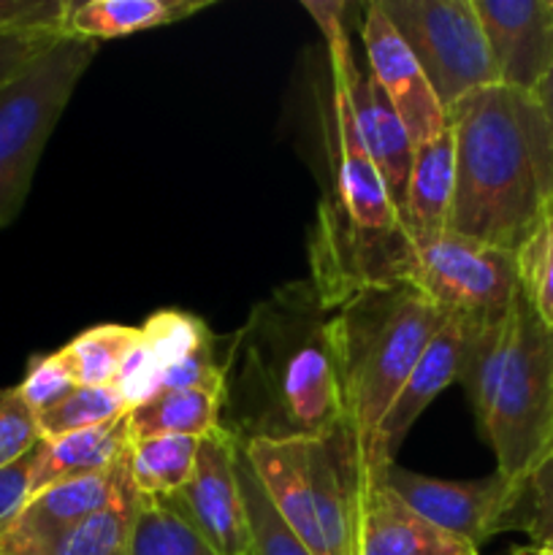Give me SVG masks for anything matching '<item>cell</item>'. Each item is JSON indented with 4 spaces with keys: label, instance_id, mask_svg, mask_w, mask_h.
<instances>
[{
    "label": "cell",
    "instance_id": "cell-1",
    "mask_svg": "<svg viewBox=\"0 0 553 555\" xmlns=\"http://www.w3.org/2000/svg\"><path fill=\"white\" fill-rule=\"evenodd\" d=\"M331 312L312 280H293L258 301L231 334L220 426L255 439H314L342 426Z\"/></svg>",
    "mask_w": 553,
    "mask_h": 555
},
{
    "label": "cell",
    "instance_id": "cell-2",
    "mask_svg": "<svg viewBox=\"0 0 553 555\" xmlns=\"http://www.w3.org/2000/svg\"><path fill=\"white\" fill-rule=\"evenodd\" d=\"M455 141L450 231L515 253L553 204V146L529 92L491 85L448 108Z\"/></svg>",
    "mask_w": 553,
    "mask_h": 555
},
{
    "label": "cell",
    "instance_id": "cell-3",
    "mask_svg": "<svg viewBox=\"0 0 553 555\" xmlns=\"http://www.w3.org/2000/svg\"><path fill=\"white\" fill-rule=\"evenodd\" d=\"M459 383L497 472L526 477L553 448V331L518 291L499 323L461 331Z\"/></svg>",
    "mask_w": 553,
    "mask_h": 555
},
{
    "label": "cell",
    "instance_id": "cell-4",
    "mask_svg": "<svg viewBox=\"0 0 553 555\" xmlns=\"http://www.w3.org/2000/svg\"><path fill=\"white\" fill-rule=\"evenodd\" d=\"M329 312L342 426L356 444L366 486L374 434L445 318L412 285L358 287L329 304Z\"/></svg>",
    "mask_w": 553,
    "mask_h": 555
},
{
    "label": "cell",
    "instance_id": "cell-5",
    "mask_svg": "<svg viewBox=\"0 0 553 555\" xmlns=\"http://www.w3.org/2000/svg\"><path fill=\"white\" fill-rule=\"evenodd\" d=\"M242 453L309 553L358 555L363 469L345 426L314 439H255Z\"/></svg>",
    "mask_w": 553,
    "mask_h": 555
},
{
    "label": "cell",
    "instance_id": "cell-6",
    "mask_svg": "<svg viewBox=\"0 0 553 555\" xmlns=\"http://www.w3.org/2000/svg\"><path fill=\"white\" fill-rule=\"evenodd\" d=\"M101 43L63 36L0 90V228L30 193L41 152Z\"/></svg>",
    "mask_w": 553,
    "mask_h": 555
},
{
    "label": "cell",
    "instance_id": "cell-7",
    "mask_svg": "<svg viewBox=\"0 0 553 555\" xmlns=\"http://www.w3.org/2000/svg\"><path fill=\"white\" fill-rule=\"evenodd\" d=\"M404 285L417 287L461 331L499 323L518 296L515 253L455 231L407 233Z\"/></svg>",
    "mask_w": 553,
    "mask_h": 555
},
{
    "label": "cell",
    "instance_id": "cell-8",
    "mask_svg": "<svg viewBox=\"0 0 553 555\" xmlns=\"http://www.w3.org/2000/svg\"><path fill=\"white\" fill-rule=\"evenodd\" d=\"M445 114L472 92L497 85L475 0H380Z\"/></svg>",
    "mask_w": 553,
    "mask_h": 555
},
{
    "label": "cell",
    "instance_id": "cell-9",
    "mask_svg": "<svg viewBox=\"0 0 553 555\" xmlns=\"http://www.w3.org/2000/svg\"><path fill=\"white\" fill-rule=\"evenodd\" d=\"M380 486L394 491L428 524L459 537L477 551L493 534H502L504 520L518 499L520 480L502 472L480 480H439L390 464Z\"/></svg>",
    "mask_w": 553,
    "mask_h": 555
},
{
    "label": "cell",
    "instance_id": "cell-10",
    "mask_svg": "<svg viewBox=\"0 0 553 555\" xmlns=\"http://www.w3.org/2000/svg\"><path fill=\"white\" fill-rule=\"evenodd\" d=\"M242 444L226 428L201 439L188 486L168 499V507L217 555H249V524L239 482Z\"/></svg>",
    "mask_w": 553,
    "mask_h": 555
},
{
    "label": "cell",
    "instance_id": "cell-11",
    "mask_svg": "<svg viewBox=\"0 0 553 555\" xmlns=\"http://www.w3.org/2000/svg\"><path fill=\"white\" fill-rule=\"evenodd\" d=\"M331 168H334V195L320 204L350 231L363 236H385L401 228L399 209L369 157L356 122L350 117L345 95L331 81Z\"/></svg>",
    "mask_w": 553,
    "mask_h": 555
},
{
    "label": "cell",
    "instance_id": "cell-12",
    "mask_svg": "<svg viewBox=\"0 0 553 555\" xmlns=\"http://www.w3.org/2000/svg\"><path fill=\"white\" fill-rule=\"evenodd\" d=\"M361 41L366 49V68L374 76L388 101L399 112L412 144L434 139L448 130V114L434 95L426 74L417 65L415 54L396 33L385 11L377 3H369L361 16Z\"/></svg>",
    "mask_w": 553,
    "mask_h": 555
},
{
    "label": "cell",
    "instance_id": "cell-13",
    "mask_svg": "<svg viewBox=\"0 0 553 555\" xmlns=\"http://www.w3.org/2000/svg\"><path fill=\"white\" fill-rule=\"evenodd\" d=\"M497 85L535 95L553 63V0H475Z\"/></svg>",
    "mask_w": 553,
    "mask_h": 555
},
{
    "label": "cell",
    "instance_id": "cell-14",
    "mask_svg": "<svg viewBox=\"0 0 553 555\" xmlns=\"http://www.w3.org/2000/svg\"><path fill=\"white\" fill-rule=\"evenodd\" d=\"M136 496L128 459L101 475L57 482L38 491L14 520L0 529V555H25L90 515Z\"/></svg>",
    "mask_w": 553,
    "mask_h": 555
},
{
    "label": "cell",
    "instance_id": "cell-15",
    "mask_svg": "<svg viewBox=\"0 0 553 555\" xmlns=\"http://www.w3.org/2000/svg\"><path fill=\"white\" fill-rule=\"evenodd\" d=\"M461 350H464V334H461V328L453 320H445L426 345V350L421 352L410 377L401 385L399 396L394 399L390 410L385 412L383 423H380L377 434H374L372 450H369L366 459V486H380L385 469L396 464L399 448L404 444L407 434L412 431L417 417L423 415V410L448 385L459 383Z\"/></svg>",
    "mask_w": 553,
    "mask_h": 555
},
{
    "label": "cell",
    "instance_id": "cell-16",
    "mask_svg": "<svg viewBox=\"0 0 553 555\" xmlns=\"http://www.w3.org/2000/svg\"><path fill=\"white\" fill-rule=\"evenodd\" d=\"M139 328V345L125 358L123 369H119L112 383L130 410L160 393L163 377H166L168 369L188 361L190 356L204 350L215 339V334L206 328L204 320L188 312H173V309L155 312Z\"/></svg>",
    "mask_w": 553,
    "mask_h": 555
},
{
    "label": "cell",
    "instance_id": "cell-17",
    "mask_svg": "<svg viewBox=\"0 0 553 555\" xmlns=\"http://www.w3.org/2000/svg\"><path fill=\"white\" fill-rule=\"evenodd\" d=\"M358 555H480L437 529L385 486H366L358 518Z\"/></svg>",
    "mask_w": 553,
    "mask_h": 555
},
{
    "label": "cell",
    "instance_id": "cell-18",
    "mask_svg": "<svg viewBox=\"0 0 553 555\" xmlns=\"http://www.w3.org/2000/svg\"><path fill=\"white\" fill-rule=\"evenodd\" d=\"M455 198V141L442 130L434 139L415 144L410 182L399 206L401 228L412 236H428L450 228Z\"/></svg>",
    "mask_w": 553,
    "mask_h": 555
},
{
    "label": "cell",
    "instance_id": "cell-19",
    "mask_svg": "<svg viewBox=\"0 0 553 555\" xmlns=\"http://www.w3.org/2000/svg\"><path fill=\"white\" fill-rule=\"evenodd\" d=\"M130 453V426L128 412L123 417L103 426L87 428V431L68 434L38 444V464L33 472V496L43 488L57 482L79 480V477L101 475L123 464ZM30 496V499H33Z\"/></svg>",
    "mask_w": 553,
    "mask_h": 555
},
{
    "label": "cell",
    "instance_id": "cell-20",
    "mask_svg": "<svg viewBox=\"0 0 553 555\" xmlns=\"http://www.w3.org/2000/svg\"><path fill=\"white\" fill-rule=\"evenodd\" d=\"M209 5L211 0H85L70 3L65 36L101 43L184 22Z\"/></svg>",
    "mask_w": 553,
    "mask_h": 555
},
{
    "label": "cell",
    "instance_id": "cell-21",
    "mask_svg": "<svg viewBox=\"0 0 553 555\" xmlns=\"http://www.w3.org/2000/svg\"><path fill=\"white\" fill-rule=\"evenodd\" d=\"M222 390H163L128 412L130 439L193 437L204 439L220 428Z\"/></svg>",
    "mask_w": 553,
    "mask_h": 555
},
{
    "label": "cell",
    "instance_id": "cell-22",
    "mask_svg": "<svg viewBox=\"0 0 553 555\" xmlns=\"http://www.w3.org/2000/svg\"><path fill=\"white\" fill-rule=\"evenodd\" d=\"M201 439L144 437L130 439V480L136 493L152 502H168L190 482Z\"/></svg>",
    "mask_w": 553,
    "mask_h": 555
},
{
    "label": "cell",
    "instance_id": "cell-23",
    "mask_svg": "<svg viewBox=\"0 0 553 555\" xmlns=\"http://www.w3.org/2000/svg\"><path fill=\"white\" fill-rule=\"evenodd\" d=\"M139 509L141 496L136 493V496L123 499L114 507L60 531L57 537L33 547L25 555H130Z\"/></svg>",
    "mask_w": 553,
    "mask_h": 555
},
{
    "label": "cell",
    "instance_id": "cell-24",
    "mask_svg": "<svg viewBox=\"0 0 553 555\" xmlns=\"http://www.w3.org/2000/svg\"><path fill=\"white\" fill-rule=\"evenodd\" d=\"M139 339V325H92V328L81 331L76 339H70L68 345L60 347V352L68 361L76 383L95 388V385L114 383V377L123 369L125 358L133 352Z\"/></svg>",
    "mask_w": 553,
    "mask_h": 555
},
{
    "label": "cell",
    "instance_id": "cell-25",
    "mask_svg": "<svg viewBox=\"0 0 553 555\" xmlns=\"http://www.w3.org/2000/svg\"><path fill=\"white\" fill-rule=\"evenodd\" d=\"M125 412H130L128 404H125L123 396L112 385H95V388L92 385H79L60 404L38 415V431H41V439L52 442V439L117 421Z\"/></svg>",
    "mask_w": 553,
    "mask_h": 555
},
{
    "label": "cell",
    "instance_id": "cell-26",
    "mask_svg": "<svg viewBox=\"0 0 553 555\" xmlns=\"http://www.w3.org/2000/svg\"><path fill=\"white\" fill-rule=\"evenodd\" d=\"M518 285L537 318L553 331V204L515 249Z\"/></svg>",
    "mask_w": 553,
    "mask_h": 555
},
{
    "label": "cell",
    "instance_id": "cell-27",
    "mask_svg": "<svg viewBox=\"0 0 553 555\" xmlns=\"http://www.w3.org/2000/svg\"><path fill=\"white\" fill-rule=\"evenodd\" d=\"M239 482L249 524V555H312L301 540L287 529L271 502L266 499L247 455L239 453Z\"/></svg>",
    "mask_w": 553,
    "mask_h": 555
},
{
    "label": "cell",
    "instance_id": "cell-28",
    "mask_svg": "<svg viewBox=\"0 0 553 555\" xmlns=\"http://www.w3.org/2000/svg\"><path fill=\"white\" fill-rule=\"evenodd\" d=\"M130 555H217L168 507L166 502L141 499Z\"/></svg>",
    "mask_w": 553,
    "mask_h": 555
},
{
    "label": "cell",
    "instance_id": "cell-29",
    "mask_svg": "<svg viewBox=\"0 0 553 555\" xmlns=\"http://www.w3.org/2000/svg\"><path fill=\"white\" fill-rule=\"evenodd\" d=\"M524 531L531 542L545 545L553 542V448L520 477L518 499L504 520L502 531Z\"/></svg>",
    "mask_w": 553,
    "mask_h": 555
},
{
    "label": "cell",
    "instance_id": "cell-30",
    "mask_svg": "<svg viewBox=\"0 0 553 555\" xmlns=\"http://www.w3.org/2000/svg\"><path fill=\"white\" fill-rule=\"evenodd\" d=\"M76 388H79V383H76L74 372H70L68 361H65L60 350L49 352V356L30 358L25 377L16 385V390L25 399V404L36 412V417L52 410L54 404H60Z\"/></svg>",
    "mask_w": 553,
    "mask_h": 555
},
{
    "label": "cell",
    "instance_id": "cell-31",
    "mask_svg": "<svg viewBox=\"0 0 553 555\" xmlns=\"http://www.w3.org/2000/svg\"><path fill=\"white\" fill-rule=\"evenodd\" d=\"M41 442L38 417L16 388H0V469L20 461Z\"/></svg>",
    "mask_w": 553,
    "mask_h": 555
},
{
    "label": "cell",
    "instance_id": "cell-32",
    "mask_svg": "<svg viewBox=\"0 0 553 555\" xmlns=\"http://www.w3.org/2000/svg\"><path fill=\"white\" fill-rule=\"evenodd\" d=\"M70 0H0V36L65 33Z\"/></svg>",
    "mask_w": 553,
    "mask_h": 555
},
{
    "label": "cell",
    "instance_id": "cell-33",
    "mask_svg": "<svg viewBox=\"0 0 553 555\" xmlns=\"http://www.w3.org/2000/svg\"><path fill=\"white\" fill-rule=\"evenodd\" d=\"M65 33H14L0 36V90L30 68Z\"/></svg>",
    "mask_w": 553,
    "mask_h": 555
},
{
    "label": "cell",
    "instance_id": "cell-34",
    "mask_svg": "<svg viewBox=\"0 0 553 555\" xmlns=\"http://www.w3.org/2000/svg\"><path fill=\"white\" fill-rule=\"evenodd\" d=\"M41 444V442H38ZM38 444L20 461L0 469V529L22 513L33 496V472L38 464Z\"/></svg>",
    "mask_w": 553,
    "mask_h": 555
},
{
    "label": "cell",
    "instance_id": "cell-35",
    "mask_svg": "<svg viewBox=\"0 0 553 555\" xmlns=\"http://www.w3.org/2000/svg\"><path fill=\"white\" fill-rule=\"evenodd\" d=\"M535 98L537 103H540L542 117H545L548 122V133H551V146H553V63H551V70H548V76L542 79V85L537 87Z\"/></svg>",
    "mask_w": 553,
    "mask_h": 555
},
{
    "label": "cell",
    "instance_id": "cell-36",
    "mask_svg": "<svg viewBox=\"0 0 553 555\" xmlns=\"http://www.w3.org/2000/svg\"><path fill=\"white\" fill-rule=\"evenodd\" d=\"M535 555H553V542H545V545H537Z\"/></svg>",
    "mask_w": 553,
    "mask_h": 555
},
{
    "label": "cell",
    "instance_id": "cell-37",
    "mask_svg": "<svg viewBox=\"0 0 553 555\" xmlns=\"http://www.w3.org/2000/svg\"><path fill=\"white\" fill-rule=\"evenodd\" d=\"M510 555H535V545H531V547H518V551H513Z\"/></svg>",
    "mask_w": 553,
    "mask_h": 555
}]
</instances>
